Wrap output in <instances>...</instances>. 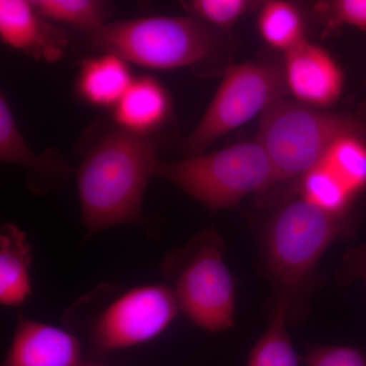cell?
Wrapping results in <instances>:
<instances>
[{
	"label": "cell",
	"instance_id": "6da1fadb",
	"mask_svg": "<svg viewBox=\"0 0 366 366\" xmlns=\"http://www.w3.org/2000/svg\"><path fill=\"white\" fill-rule=\"evenodd\" d=\"M158 141L115 124L89 147L76 171L86 234L143 224L147 185L159 162Z\"/></svg>",
	"mask_w": 366,
	"mask_h": 366
},
{
	"label": "cell",
	"instance_id": "7a4b0ae2",
	"mask_svg": "<svg viewBox=\"0 0 366 366\" xmlns=\"http://www.w3.org/2000/svg\"><path fill=\"white\" fill-rule=\"evenodd\" d=\"M349 234L346 215L327 213L305 199H290L269 217L262 232L264 271L274 300L287 301L288 320L307 312L317 264L327 249Z\"/></svg>",
	"mask_w": 366,
	"mask_h": 366
},
{
	"label": "cell",
	"instance_id": "3957f363",
	"mask_svg": "<svg viewBox=\"0 0 366 366\" xmlns=\"http://www.w3.org/2000/svg\"><path fill=\"white\" fill-rule=\"evenodd\" d=\"M179 310L168 285L124 289L104 283L74 301L67 308L64 322L88 353L103 357L156 338Z\"/></svg>",
	"mask_w": 366,
	"mask_h": 366
},
{
	"label": "cell",
	"instance_id": "277c9868",
	"mask_svg": "<svg viewBox=\"0 0 366 366\" xmlns=\"http://www.w3.org/2000/svg\"><path fill=\"white\" fill-rule=\"evenodd\" d=\"M88 37L101 51L158 71L203 66L225 48L223 31L192 16L113 21Z\"/></svg>",
	"mask_w": 366,
	"mask_h": 366
},
{
	"label": "cell",
	"instance_id": "5b68a950",
	"mask_svg": "<svg viewBox=\"0 0 366 366\" xmlns=\"http://www.w3.org/2000/svg\"><path fill=\"white\" fill-rule=\"evenodd\" d=\"M162 272L190 322L212 333L233 327L234 280L225 262V242L215 229H204L184 247L171 250Z\"/></svg>",
	"mask_w": 366,
	"mask_h": 366
},
{
	"label": "cell",
	"instance_id": "8992f818",
	"mask_svg": "<svg viewBox=\"0 0 366 366\" xmlns=\"http://www.w3.org/2000/svg\"><path fill=\"white\" fill-rule=\"evenodd\" d=\"M350 134H362L357 120L342 113L308 107L282 99L262 113L255 139L274 171V185L298 184L320 162L332 144ZM269 189V190H271Z\"/></svg>",
	"mask_w": 366,
	"mask_h": 366
},
{
	"label": "cell",
	"instance_id": "52a82bcc",
	"mask_svg": "<svg viewBox=\"0 0 366 366\" xmlns=\"http://www.w3.org/2000/svg\"><path fill=\"white\" fill-rule=\"evenodd\" d=\"M155 175L212 212L234 208L252 194H266L274 183L271 162L257 139L172 162L160 160Z\"/></svg>",
	"mask_w": 366,
	"mask_h": 366
},
{
	"label": "cell",
	"instance_id": "ba28073f",
	"mask_svg": "<svg viewBox=\"0 0 366 366\" xmlns=\"http://www.w3.org/2000/svg\"><path fill=\"white\" fill-rule=\"evenodd\" d=\"M287 94L282 66L259 61L231 64L203 117L183 139V153H206L212 144L257 115L262 117Z\"/></svg>",
	"mask_w": 366,
	"mask_h": 366
},
{
	"label": "cell",
	"instance_id": "9c48e42d",
	"mask_svg": "<svg viewBox=\"0 0 366 366\" xmlns=\"http://www.w3.org/2000/svg\"><path fill=\"white\" fill-rule=\"evenodd\" d=\"M282 71L288 94L300 104L327 110L341 97L344 72L322 46L305 40L284 54Z\"/></svg>",
	"mask_w": 366,
	"mask_h": 366
},
{
	"label": "cell",
	"instance_id": "30bf717a",
	"mask_svg": "<svg viewBox=\"0 0 366 366\" xmlns=\"http://www.w3.org/2000/svg\"><path fill=\"white\" fill-rule=\"evenodd\" d=\"M83 350L71 332L20 315L1 366H81Z\"/></svg>",
	"mask_w": 366,
	"mask_h": 366
},
{
	"label": "cell",
	"instance_id": "8fae6325",
	"mask_svg": "<svg viewBox=\"0 0 366 366\" xmlns=\"http://www.w3.org/2000/svg\"><path fill=\"white\" fill-rule=\"evenodd\" d=\"M0 159L25 168L26 184L37 194L57 189L71 174V166L60 152L38 154L29 147L4 93L0 95Z\"/></svg>",
	"mask_w": 366,
	"mask_h": 366
},
{
	"label": "cell",
	"instance_id": "7c38bea8",
	"mask_svg": "<svg viewBox=\"0 0 366 366\" xmlns=\"http://www.w3.org/2000/svg\"><path fill=\"white\" fill-rule=\"evenodd\" d=\"M0 36L6 45L33 59L54 62L61 59L69 40L34 9L31 1H0Z\"/></svg>",
	"mask_w": 366,
	"mask_h": 366
},
{
	"label": "cell",
	"instance_id": "4fadbf2b",
	"mask_svg": "<svg viewBox=\"0 0 366 366\" xmlns=\"http://www.w3.org/2000/svg\"><path fill=\"white\" fill-rule=\"evenodd\" d=\"M167 91L156 79H134L113 108L115 124L125 131L152 136L167 120L170 112Z\"/></svg>",
	"mask_w": 366,
	"mask_h": 366
},
{
	"label": "cell",
	"instance_id": "5bb4252c",
	"mask_svg": "<svg viewBox=\"0 0 366 366\" xmlns=\"http://www.w3.org/2000/svg\"><path fill=\"white\" fill-rule=\"evenodd\" d=\"M33 249L26 233L6 223L0 230V302L6 307L23 305L32 292L30 269Z\"/></svg>",
	"mask_w": 366,
	"mask_h": 366
},
{
	"label": "cell",
	"instance_id": "9a60e30c",
	"mask_svg": "<svg viewBox=\"0 0 366 366\" xmlns=\"http://www.w3.org/2000/svg\"><path fill=\"white\" fill-rule=\"evenodd\" d=\"M132 81L127 61L117 55L104 53L102 56L84 62L78 90L91 104L114 108Z\"/></svg>",
	"mask_w": 366,
	"mask_h": 366
},
{
	"label": "cell",
	"instance_id": "2e32d148",
	"mask_svg": "<svg viewBox=\"0 0 366 366\" xmlns=\"http://www.w3.org/2000/svg\"><path fill=\"white\" fill-rule=\"evenodd\" d=\"M305 20L292 2L272 0L264 2L257 16V30L264 42L285 54L305 42Z\"/></svg>",
	"mask_w": 366,
	"mask_h": 366
},
{
	"label": "cell",
	"instance_id": "e0dca14e",
	"mask_svg": "<svg viewBox=\"0 0 366 366\" xmlns=\"http://www.w3.org/2000/svg\"><path fill=\"white\" fill-rule=\"evenodd\" d=\"M288 317L287 301L274 300L269 326L250 351L247 366H300L286 327Z\"/></svg>",
	"mask_w": 366,
	"mask_h": 366
},
{
	"label": "cell",
	"instance_id": "ac0fdd59",
	"mask_svg": "<svg viewBox=\"0 0 366 366\" xmlns=\"http://www.w3.org/2000/svg\"><path fill=\"white\" fill-rule=\"evenodd\" d=\"M320 163L340 179L354 197L366 189V139L362 134L337 139Z\"/></svg>",
	"mask_w": 366,
	"mask_h": 366
},
{
	"label": "cell",
	"instance_id": "d6986e66",
	"mask_svg": "<svg viewBox=\"0 0 366 366\" xmlns=\"http://www.w3.org/2000/svg\"><path fill=\"white\" fill-rule=\"evenodd\" d=\"M34 9L46 21L95 32L107 24L110 4L97 0H33Z\"/></svg>",
	"mask_w": 366,
	"mask_h": 366
},
{
	"label": "cell",
	"instance_id": "ffe728a7",
	"mask_svg": "<svg viewBox=\"0 0 366 366\" xmlns=\"http://www.w3.org/2000/svg\"><path fill=\"white\" fill-rule=\"evenodd\" d=\"M297 192L301 199L334 215H347L355 199L340 179L320 162L301 178Z\"/></svg>",
	"mask_w": 366,
	"mask_h": 366
},
{
	"label": "cell",
	"instance_id": "44dd1931",
	"mask_svg": "<svg viewBox=\"0 0 366 366\" xmlns=\"http://www.w3.org/2000/svg\"><path fill=\"white\" fill-rule=\"evenodd\" d=\"M257 2L249 0H190L182 2L187 13L217 30L225 31L252 11Z\"/></svg>",
	"mask_w": 366,
	"mask_h": 366
},
{
	"label": "cell",
	"instance_id": "7402d4cb",
	"mask_svg": "<svg viewBox=\"0 0 366 366\" xmlns=\"http://www.w3.org/2000/svg\"><path fill=\"white\" fill-rule=\"evenodd\" d=\"M317 9L319 13L326 16L330 30L347 26L362 32L366 31V0L320 2Z\"/></svg>",
	"mask_w": 366,
	"mask_h": 366
},
{
	"label": "cell",
	"instance_id": "603a6c76",
	"mask_svg": "<svg viewBox=\"0 0 366 366\" xmlns=\"http://www.w3.org/2000/svg\"><path fill=\"white\" fill-rule=\"evenodd\" d=\"M305 366H366L360 349L349 346H308Z\"/></svg>",
	"mask_w": 366,
	"mask_h": 366
},
{
	"label": "cell",
	"instance_id": "cb8c5ba5",
	"mask_svg": "<svg viewBox=\"0 0 366 366\" xmlns=\"http://www.w3.org/2000/svg\"><path fill=\"white\" fill-rule=\"evenodd\" d=\"M340 280L350 283L360 280L366 287V247L363 245L347 250L343 257Z\"/></svg>",
	"mask_w": 366,
	"mask_h": 366
},
{
	"label": "cell",
	"instance_id": "d4e9b609",
	"mask_svg": "<svg viewBox=\"0 0 366 366\" xmlns=\"http://www.w3.org/2000/svg\"><path fill=\"white\" fill-rule=\"evenodd\" d=\"M81 366H106V365H98V363H94V362H85V361H84V362L81 363Z\"/></svg>",
	"mask_w": 366,
	"mask_h": 366
}]
</instances>
